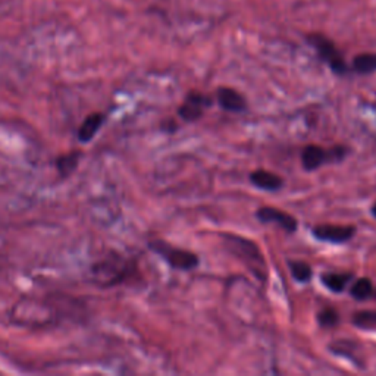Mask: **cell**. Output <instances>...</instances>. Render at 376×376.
<instances>
[{
  "instance_id": "obj_16",
  "label": "cell",
  "mask_w": 376,
  "mask_h": 376,
  "mask_svg": "<svg viewBox=\"0 0 376 376\" xmlns=\"http://www.w3.org/2000/svg\"><path fill=\"white\" fill-rule=\"evenodd\" d=\"M373 292V284L369 278H359L354 281V284L350 288V294L355 300H366L372 296Z\"/></svg>"
},
{
  "instance_id": "obj_11",
  "label": "cell",
  "mask_w": 376,
  "mask_h": 376,
  "mask_svg": "<svg viewBox=\"0 0 376 376\" xmlns=\"http://www.w3.org/2000/svg\"><path fill=\"white\" fill-rule=\"evenodd\" d=\"M250 181L258 188L268 190V191L279 190L284 186V179L278 174H273V172H269L265 169H258L255 172H251Z\"/></svg>"
},
{
  "instance_id": "obj_2",
  "label": "cell",
  "mask_w": 376,
  "mask_h": 376,
  "mask_svg": "<svg viewBox=\"0 0 376 376\" xmlns=\"http://www.w3.org/2000/svg\"><path fill=\"white\" fill-rule=\"evenodd\" d=\"M128 273L129 263L119 255L101 259L91 266L93 281L101 287H112L121 284L128 277Z\"/></svg>"
},
{
  "instance_id": "obj_20",
  "label": "cell",
  "mask_w": 376,
  "mask_h": 376,
  "mask_svg": "<svg viewBox=\"0 0 376 376\" xmlns=\"http://www.w3.org/2000/svg\"><path fill=\"white\" fill-rule=\"evenodd\" d=\"M371 212H372V215L376 218V201L373 203V206H372V209H371Z\"/></svg>"
},
{
  "instance_id": "obj_4",
  "label": "cell",
  "mask_w": 376,
  "mask_h": 376,
  "mask_svg": "<svg viewBox=\"0 0 376 376\" xmlns=\"http://www.w3.org/2000/svg\"><path fill=\"white\" fill-rule=\"evenodd\" d=\"M150 249L164 258L174 269L190 271V269H195L199 265V256L196 253L184 250V249H177L162 240L151 241Z\"/></svg>"
},
{
  "instance_id": "obj_6",
  "label": "cell",
  "mask_w": 376,
  "mask_h": 376,
  "mask_svg": "<svg viewBox=\"0 0 376 376\" xmlns=\"http://www.w3.org/2000/svg\"><path fill=\"white\" fill-rule=\"evenodd\" d=\"M210 105H212L210 97L199 93V91H190L186 100L182 101L181 108L178 109V114L184 121L192 122V121L200 119Z\"/></svg>"
},
{
  "instance_id": "obj_1",
  "label": "cell",
  "mask_w": 376,
  "mask_h": 376,
  "mask_svg": "<svg viewBox=\"0 0 376 376\" xmlns=\"http://www.w3.org/2000/svg\"><path fill=\"white\" fill-rule=\"evenodd\" d=\"M11 319L25 328H46L55 321L53 309L36 299L19 300L11 312Z\"/></svg>"
},
{
  "instance_id": "obj_14",
  "label": "cell",
  "mask_w": 376,
  "mask_h": 376,
  "mask_svg": "<svg viewBox=\"0 0 376 376\" xmlns=\"http://www.w3.org/2000/svg\"><path fill=\"white\" fill-rule=\"evenodd\" d=\"M353 71L360 75H368L376 71V53L364 52L353 59Z\"/></svg>"
},
{
  "instance_id": "obj_19",
  "label": "cell",
  "mask_w": 376,
  "mask_h": 376,
  "mask_svg": "<svg viewBox=\"0 0 376 376\" xmlns=\"http://www.w3.org/2000/svg\"><path fill=\"white\" fill-rule=\"evenodd\" d=\"M318 322L322 328H332L340 322L338 312L331 309V308L323 309L318 314Z\"/></svg>"
},
{
  "instance_id": "obj_3",
  "label": "cell",
  "mask_w": 376,
  "mask_h": 376,
  "mask_svg": "<svg viewBox=\"0 0 376 376\" xmlns=\"http://www.w3.org/2000/svg\"><path fill=\"white\" fill-rule=\"evenodd\" d=\"M308 42L316 50L319 58L329 65V68L334 71L335 74L344 75L347 74L349 66L345 64V60L338 50V47L335 46L331 38L327 36L319 34V33H313L308 36Z\"/></svg>"
},
{
  "instance_id": "obj_12",
  "label": "cell",
  "mask_w": 376,
  "mask_h": 376,
  "mask_svg": "<svg viewBox=\"0 0 376 376\" xmlns=\"http://www.w3.org/2000/svg\"><path fill=\"white\" fill-rule=\"evenodd\" d=\"M103 121H105V116L101 114L88 115L78 129V138L81 141H84V143H88V141L97 134L100 127L103 125Z\"/></svg>"
},
{
  "instance_id": "obj_9",
  "label": "cell",
  "mask_w": 376,
  "mask_h": 376,
  "mask_svg": "<svg viewBox=\"0 0 376 376\" xmlns=\"http://www.w3.org/2000/svg\"><path fill=\"white\" fill-rule=\"evenodd\" d=\"M329 149L318 145H309L301 151V165L306 171H316L323 164H329Z\"/></svg>"
},
{
  "instance_id": "obj_5",
  "label": "cell",
  "mask_w": 376,
  "mask_h": 376,
  "mask_svg": "<svg viewBox=\"0 0 376 376\" xmlns=\"http://www.w3.org/2000/svg\"><path fill=\"white\" fill-rule=\"evenodd\" d=\"M222 238L225 240L227 247L231 253H234L237 258H241L244 262L253 263V268L255 269H265L266 265L265 260H263L262 253L258 247L256 242L250 240H246L238 236H234V234H223Z\"/></svg>"
},
{
  "instance_id": "obj_13",
  "label": "cell",
  "mask_w": 376,
  "mask_h": 376,
  "mask_svg": "<svg viewBox=\"0 0 376 376\" xmlns=\"http://www.w3.org/2000/svg\"><path fill=\"white\" fill-rule=\"evenodd\" d=\"M353 273H335V272H328L322 275V282L323 286L329 288L334 292H341L347 287V284L351 281Z\"/></svg>"
},
{
  "instance_id": "obj_10",
  "label": "cell",
  "mask_w": 376,
  "mask_h": 376,
  "mask_svg": "<svg viewBox=\"0 0 376 376\" xmlns=\"http://www.w3.org/2000/svg\"><path fill=\"white\" fill-rule=\"evenodd\" d=\"M216 100L222 109L229 112H242L247 108V101L244 96L229 87H219L216 90Z\"/></svg>"
},
{
  "instance_id": "obj_18",
  "label": "cell",
  "mask_w": 376,
  "mask_h": 376,
  "mask_svg": "<svg viewBox=\"0 0 376 376\" xmlns=\"http://www.w3.org/2000/svg\"><path fill=\"white\" fill-rule=\"evenodd\" d=\"M290 271L292 273V277L296 278L300 282H308L312 278V268L309 266V263L303 262V260H290L288 262Z\"/></svg>"
},
{
  "instance_id": "obj_17",
  "label": "cell",
  "mask_w": 376,
  "mask_h": 376,
  "mask_svg": "<svg viewBox=\"0 0 376 376\" xmlns=\"http://www.w3.org/2000/svg\"><path fill=\"white\" fill-rule=\"evenodd\" d=\"M355 327L362 329H373L376 328V310H359L353 313L351 318Z\"/></svg>"
},
{
  "instance_id": "obj_8",
  "label": "cell",
  "mask_w": 376,
  "mask_h": 376,
  "mask_svg": "<svg viewBox=\"0 0 376 376\" xmlns=\"http://www.w3.org/2000/svg\"><path fill=\"white\" fill-rule=\"evenodd\" d=\"M256 218L263 223L275 222L284 231H287L288 234L296 232L297 227H299L296 218H294L292 215H290V213L284 212L281 209H277V208H269V206L260 208L256 212Z\"/></svg>"
},
{
  "instance_id": "obj_15",
  "label": "cell",
  "mask_w": 376,
  "mask_h": 376,
  "mask_svg": "<svg viewBox=\"0 0 376 376\" xmlns=\"http://www.w3.org/2000/svg\"><path fill=\"white\" fill-rule=\"evenodd\" d=\"M79 158H81V153L78 150L75 151H69V153L66 155H62L60 158H58L56 160V168H58V172L60 174V177H69L73 172L77 169L78 166V162H79Z\"/></svg>"
},
{
  "instance_id": "obj_7",
  "label": "cell",
  "mask_w": 376,
  "mask_h": 376,
  "mask_svg": "<svg viewBox=\"0 0 376 376\" xmlns=\"http://www.w3.org/2000/svg\"><path fill=\"white\" fill-rule=\"evenodd\" d=\"M313 236L322 241L329 242H345L354 237L355 227L353 225H331V223H321L313 227Z\"/></svg>"
}]
</instances>
